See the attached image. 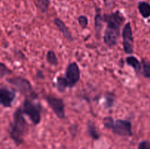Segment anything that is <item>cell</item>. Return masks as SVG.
I'll return each mask as SVG.
<instances>
[{"label":"cell","instance_id":"cell-4","mask_svg":"<svg viewBox=\"0 0 150 149\" xmlns=\"http://www.w3.org/2000/svg\"><path fill=\"white\" fill-rule=\"evenodd\" d=\"M7 81L14 86L21 94L29 97L35 96L32 84L27 79L21 77H14L7 79Z\"/></svg>","mask_w":150,"mask_h":149},{"label":"cell","instance_id":"cell-14","mask_svg":"<svg viewBox=\"0 0 150 149\" xmlns=\"http://www.w3.org/2000/svg\"><path fill=\"white\" fill-rule=\"evenodd\" d=\"M57 90L61 93H64L66 91L67 88H69L68 83H67V80L64 77H57Z\"/></svg>","mask_w":150,"mask_h":149},{"label":"cell","instance_id":"cell-11","mask_svg":"<svg viewBox=\"0 0 150 149\" xmlns=\"http://www.w3.org/2000/svg\"><path fill=\"white\" fill-rule=\"evenodd\" d=\"M126 64L128 66L131 67L135 70L137 74L142 72V64L139 59L136 57L133 56H130L126 58Z\"/></svg>","mask_w":150,"mask_h":149},{"label":"cell","instance_id":"cell-15","mask_svg":"<svg viewBox=\"0 0 150 149\" xmlns=\"http://www.w3.org/2000/svg\"><path fill=\"white\" fill-rule=\"evenodd\" d=\"M105 96V104L104 106L105 108H111L114 105L115 102V95L111 92H106L104 95Z\"/></svg>","mask_w":150,"mask_h":149},{"label":"cell","instance_id":"cell-19","mask_svg":"<svg viewBox=\"0 0 150 149\" xmlns=\"http://www.w3.org/2000/svg\"><path fill=\"white\" fill-rule=\"evenodd\" d=\"M142 73L146 78L150 79V63L146 60H142Z\"/></svg>","mask_w":150,"mask_h":149},{"label":"cell","instance_id":"cell-12","mask_svg":"<svg viewBox=\"0 0 150 149\" xmlns=\"http://www.w3.org/2000/svg\"><path fill=\"white\" fill-rule=\"evenodd\" d=\"M138 9L144 18H149L150 17V4L146 1H140L138 4Z\"/></svg>","mask_w":150,"mask_h":149},{"label":"cell","instance_id":"cell-7","mask_svg":"<svg viewBox=\"0 0 150 149\" xmlns=\"http://www.w3.org/2000/svg\"><path fill=\"white\" fill-rule=\"evenodd\" d=\"M68 83L69 88H73L79 81L81 77V71L76 62H71L67 65L64 77Z\"/></svg>","mask_w":150,"mask_h":149},{"label":"cell","instance_id":"cell-18","mask_svg":"<svg viewBox=\"0 0 150 149\" xmlns=\"http://www.w3.org/2000/svg\"><path fill=\"white\" fill-rule=\"evenodd\" d=\"M46 59L47 61L52 66H57L58 64V58H57L56 53L53 51H48L47 52Z\"/></svg>","mask_w":150,"mask_h":149},{"label":"cell","instance_id":"cell-1","mask_svg":"<svg viewBox=\"0 0 150 149\" xmlns=\"http://www.w3.org/2000/svg\"><path fill=\"white\" fill-rule=\"evenodd\" d=\"M103 20L106 23L103 36L104 43L112 48L117 45L120 35V28L125 21V17L120 11H116L111 14L103 15Z\"/></svg>","mask_w":150,"mask_h":149},{"label":"cell","instance_id":"cell-9","mask_svg":"<svg viewBox=\"0 0 150 149\" xmlns=\"http://www.w3.org/2000/svg\"><path fill=\"white\" fill-rule=\"evenodd\" d=\"M16 96V91L13 89L7 87H0V105L4 108H10Z\"/></svg>","mask_w":150,"mask_h":149},{"label":"cell","instance_id":"cell-13","mask_svg":"<svg viewBox=\"0 0 150 149\" xmlns=\"http://www.w3.org/2000/svg\"><path fill=\"white\" fill-rule=\"evenodd\" d=\"M87 131L89 135L92 137V140H99L100 137L99 132H98V131L97 130L95 124H92V123L89 122L87 124Z\"/></svg>","mask_w":150,"mask_h":149},{"label":"cell","instance_id":"cell-20","mask_svg":"<svg viewBox=\"0 0 150 149\" xmlns=\"http://www.w3.org/2000/svg\"><path fill=\"white\" fill-rule=\"evenodd\" d=\"M13 72L7 67L4 64L0 62V77H4V76L9 75V74H12Z\"/></svg>","mask_w":150,"mask_h":149},{"label":"cell","instance_id":"cell-24","mask_svg":"<svg viewBox=\"0 0 150 149\" xmlns=\"http://www.w3.org/2000/svg\"><path fill=\"white\" fill-rule=\"evenodd\" d=\"M37 77H38V78H39V79H43L44 75H43V73H42V72L40 71V70H39V71L37 72Z\"/></svg>","mask_w":150,"mask_h":149},{"label":"cell","instance_id":"cell-8","mask_svg":"<svg viewBox=\"0 0 150 149\" xmlns=\"http://www.w3.org/2000/svg\"><path fill=\"white\" fill-rule=\"evenodd\" d=\"M133 37L130 23H127L122 29V44L124 51L126 53L132 54L133 53Z\"/></svg>","mask_w":150,"mask_h":149},{"label":"cell","instance_id":"cell-23","mask_svg":"<svg viewBox=\"0 0 150 149\" xmlns=\"http://www.w3.org/2000/svg\"><path fill=\"white\" fill-rule=\"evenodd\" d=\"M138 149H150V142L148 140L140 142L138 145Z\"/></svg>","mask_w":150,"mask_h":149},{"label":"cell","instance_id":"cell-5","mask_svg":"<svg viewBox=\"0 0 150 149\" xmlns=\"http://www.w3.org/2000/svg\"><path fill=\"white\" fill-rule=\"evenodd\" d=\"M111 130L114 134L120 137H130L133 135L132 124L128 120H116L114 121Z\"/></svg>","mask_w":150,"mask_h":149},{"label":"cell","instance_id":"cell-6","mask_svg":"<svg viewBox=\"0 0 150 149\" xmlns=\"http://www.w3.org/2000/svg\"><path fill=\"white\" fill-rule=\"evenodd\" d=\"M45 100L57 118L59 119H64L65 118V105L62 99L51 95H47Z\"/></svg>","mask_w":150,"mask_h":149},{"label":"cell","instance_id":"cell-2","mask_svg":"<svg viewBox=\"0 0 150 149\" xmlns=\"http://www.w3.org/2000/svg\"><path fill=\"white\" fill-rule=\"evenodd\" d=\"M21 107L18 108L13 114V121L10 124L9 134L16 145L23 143L24 136L28 131V124L24 118Z\"/></svg>","mask_w":150,"mask_h":149},{"label":"cell","instance_id":"cell-17","mask_svg":"<svg viewBox=\"0 0 150 149\" xmlns=\"http://www.w3.org/2000/svg\"><path fill=\"white\" fill-rule=\"evenodd\" d=\"M37 7L40 10L42 13H46L50 5L49 0H35Z\"/></svg>","mask_w":150,"mask_h":149},{"label":"cell","instance_id":"cell-10","mask_svg":"<svg viewBox=\"0 0 150 149\" xmlns=\"http://www.w3.org/2000/svg\"><path fill=\"white\" fill-rule=\"evenodd\" d=\"M54 25L57 26V29H59L60 32L64 35V37L69 41H73V38L72 37L71 32H70V30L68 29V28L67 27V26L65 25V23L62 21L60 18H56L54 20Z\"/></svg>","mask_w":150,"mask_h":149},{"label":"cell","instance_id":"cell-3","mask_svg":"<svg viewBox=\"0 0 150 149\" xmlns=\"http://www.w3.org/2000/svg\"><path fill=\"white\" fill-rule=\"evenodd\" d=\"M23 114L27 115L35 125H38L41 121V105L26 98L21 107Z\"/></svg>","mask_w":150,"mask_h":149},{"label":"cell","instance_id":"cell-21","mask_svg":"<svg viewBox=\"0 0 150 149\" xmlns=\"http://www.w3.org/2000/svg\"><path fill=\"white\" fill-rule=\"evenodd\" d=\"M103 125L105 128L108 129H111L113 124H114V120L113 119V118H111V117L110 116L105 117V118H103Z\"/></svg>","mask_w":150,"mask_h":149},{"label":"cell","instance_id":"cell-16","mask_svg":"<svg viewBox=\"0 0 150 149\" xmlns=\"http://www.w3.org/2000/svg\"><path fill=\"white\" fill-rule=\"evenodd\" d=\"M103 22H104L103 16L101 15L100 13L98 12V13L96 14V16H95V31H96V33L98 35L100 34V31H101V29H102Z\"/></svg>","mask_w":150,"mask_h":149},{"label":"cell","instance_id":"cell-22","mask_svg":"<svg viewBox=\"0 0 150 149\" xmlns=\"http://www.w3.org/2000/svg\"><path fill=\"white\" fill-rule=\"evenodd\" d=\"M79 23L81 26V27L85 29L88 26V18L85 15H80L78 18Z\"/></svg>","mask_w":150,"mask_h":149}]
</instances>
